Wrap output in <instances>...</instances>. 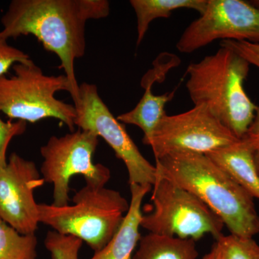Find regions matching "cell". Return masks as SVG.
<instances>
[{"mask_svg":"<svg viewBox=\"0 0 259 259\" xmlns=\"http://www.w3.org/2000/svg\"><path fill=\"white\" fill-rule=\"evenodd\" d=\"M90 5V0H13L1 19L2 39L32 35L59 57L74 104L79 92L75 61L86 51V23L93 20Z\"/></svg>","mask_w":259,"mask_h":259,"instance_id":"6da1fadb","label":"cell"},{"mask_svg":"<svg viewBox=\"0 0 259 259\" xmlns=\"http://www.w3.org/2000/svg\"><path fill=\"white\" fill-rule=\"evenodd\" d=\"M157 171L197 196L222 220L231 234L253 238L259 233L253 198L208 156L174 152L156 160Z\"/></svg>","mask_w":259,"mask_h":259,"instance_id":"7a4b0ae2","label":"cell"},{"mask_svg":"<svg viewBox=\"0 0 259 259\" xmlns=\"http://www.w3.org/2000/svg\"><path fill=\"white\" fill-rule=\"evenodd\" d=\"M250 64L229 48L192 63L186 87L194 105L207 107L238 139L248 132L257 106L245 93Z\"/></svg>","mask_w":259,"mask_h":259,"instance_id":"3957f363","label":"cell"},{"mask_svg":"<svg viewBox=\"0 0 259 259\" xmlns=\"http://www.w3.org/2000/svg\"><path fill=\"white\" fill-rule=\"evenodd\" d=\"M129 207L130 202L117 191L89 184L76 192L73 204H38L40 223L86 242L95 252L111 240Z\"/></svg>","mask_w":259,"mask_h":259,"instance_id":"277c9868","label":"cell"},{"mask_svg":"<svg viewBox=\"0 0 259 259\" xmlns=\"http://www.w3.org/2000/svg\"><path fill=\"white\" fill-rule=\"evenodd\" d=\"M14 74L0 76V112L10 120L35 123L47 118L60 120L74 131L76 107L58 100L56 93L73 96L71 83L64 75L48 76L29 59L13 66Z\"/></svg>","mask_w":259,"mask_h":259,"instance_id":"5b68a950","label":"cell"},{"mask_svg":"<svg viewBox=\"0 0 259 259\" xmlns=\"http://www.w3.org/2000/svg\"><path fill=\"white\" fill-rule=\"evenodd\" d=\"M151 206L141 218V227L149 233L197 241L209 234L216 240L225 225L194 194L163 176L156 169Z\"/></svg>","mask_w":259,"mask_h":259,"instance_id":"8992f818","label":"cell"},{"mask_svg":"<svg viewBox=\"0 0 259 259\" xmlns=\"http://www.w3.org/2000/svg\"><path fill=\"white\" fill-rule=\"evenodd\" d=\"M98 144L97 134L78 128L61 137L51 136L40 148L44 158L40 173L45 182L54 185L53 204H69L70 180L75 175H82L89 185L105 187L111 174L101 163H94Z\"/></svg>","mask_w":259,"mask_h":259,"instance_id":"52a82bcc","label":"cell"},{"mask_svg":"<svg viewBox=\"0 0 259 259\" xmlns=\"http://www.w3.org/2000/svg\"><path fill=\"white\" fill-rule=\"evenodd\" d=\"M75 126L95 133L122 160L128 173L129 185H153L156 178L153 166L139 151L122 122L115 118L98 93L97 85L84 82L79 85V98L74 104Z\"/></svg>","mask_w":259,"mask_h":259,"instance_id":"ba28073f","label":"cell"},{"mask_svg":"<svg viewBox=\"0 0 259 259\" xmlns=\"http://www.w3.org/2000/svg\"><path fill=\"white\" fill-rule=\"evenodd\" d=\"M241 139L220 122L205 106L194 105L188 111L162 117L148 146L155 158L186 151L207 154Z\"/></svg>","mask_w":259,"mask_h":259,"instance_id":"9c48e42d","label":"cell"},{"mask_svg":"<svg viewBox=\"0 0 259 259\" xmlns=\"http://www.w3.org/2000/svg\"><path fill=\"white\" fill-rule=\"evenodd\" d=\"M217 40L259 44L258 8L249 1L208 0L204 13L181 35L177 49L190 54Z\"/></svg>","mask_w":259,"mask_h":259,"instance_id":"30bf717a","label":"cell"},{"mask_svg":"<svg viewBox=\"0 0 259 259\" xmlns=\"http://www.w3.org/2000/svg\"><path fill=\"white\" fill-rule=\"evenodd\" d=\"M44 183L35 163L16 153L0 169V218L21 234L37 231L40 216L34 193Z\"/></svg>","mask_w":259,"mask_h":259,"instance_id":"8fae6325","label":"cell"},{"mask_svg":"<svg viewBox=\"0 0 259 259\" xmlns=\"http://www.w3.org/2000/svg\"><path fill=\"white\" fill-rule=\"evenodd\" d=\"M131 199L128 211L111 240L103 248L95 252L90 259H132L139 245L143 212L141 207L145 196L152 190V186L130 185Z\"/></svg>","mask_w":259,"mask_h":259,"instance_id":"7c38bea8","label":"cell"},{"mask_svg":"<svg viewBox=\"0 0 259 259\" xmlns=\"http://www.w3.org/2000/svg\"><path fill=\"white\" fill-rule=\"evenodd\" d=\"M255 151L246 139H242L236 144L216 150L206 156L224 169L253 198L259 199Z\"/></svg>","mask_w":259,"mask_h":259,"instance_id":"4fadbf2b","label":"cell"},{"mask_svg":"<svg viewBox=\"0 0 259 259\" xmlns=\"http://www.w3.org/2000/svg\"><path fill=\"white\" fill-rule=\"evenodd\" d=\"M152 86L149 84L145 87L142 98L132 110L121 114L117 117L122 124L140 127L144 133L143 144L147 146L158 122L166 114L165 112L166 104L171 101L175 93V90L164 95H153Z\"/></svg>","mask_w":259,"mask_h":259,"instance_id":"5bb4252c","label":"cell"},{"mask_svg":"<svg viewBox=\"0 0 259 259\" xmlns=\"http://www.w3.org/2000/svg\"><path fill=\"white\" fill-rule=\"evenodd\" d=\"M132 259H197L196 241L148 233L141 236Z\"/></svg>","mask_w":259,"mask_h":259,"instance_id":"9a60e30c","label":"cell"},{"mask_svg":"<svg viewBox=\"0 0 259 259\" xmlns=\"http://www.w3.org/2000/svg\"><path fill=\"white\" fill-rule=\"evenodd\" d=\"M208 0H131L137 19V46L144 40L150 24L158 18H167L175 10L191 9L202 14Z\"/></svg>","mask_w":259,"mask_h":259,"instance_id":"2e32d148","label":"cell"},{"mask_svg":"<svg viewBox=\"0 0 259 259\" xmlns=\"http://www.w3.org/2000/svg\"><path fill=\"white\" fill-rule=\"evenodd\" d=\"M35 234L23 235L0 218V259H36Z\"/></svg>","mask_w":259,"mask_h":259,"instance_id":"e0dca14e","label":"cell"},{"mask_svg":"<svg viewBox=\"0 0 259 259\" xmlns=\"http://www.w3.org/2000/svg\"><path fill=\"white\" fill-rule=\"evenodd\" d=\"M212 247L216 259H259V245L253 238L222 235Z\"/></svg>","mask_w":259,"mask_h":259,"instance_id":"ac0fdd59","label":"cell"},{"mask_svg":"<svg viewBox=\"0 0 259 259\" xmlns=\"http://www.w3.org/2000/svg\"><path fill=\"white\" fill-rule=\"evenodd\" d=\"M46 248L52 259H79V252L83 241L76 237L49 231L45 238Z\"/></svg>","mask_w":259,"mask_h":259,"instance_id":"d6986e66","label":"cell"},{"mask_svg":"<svg viewBox=\"0 0 259 259\" xmlns=\"http://www.w3.org/2000/svg\"><path fill=\"white\" fill-rule=\"evenodd\" d=\"M26 128L25 121H4L0 117V169L8 163L7 151L12 140L23 135Z\"/></svg>","mask_w":259,"mask_h":259,"instance_id":"ffe728a7","label":"cell"},{"mask_svg":"<svg viewBox=\"0 0 259 259\" xmlns=\"http://www.w3.org/2000/svg\"><path fill=\"white\" fill-rule=\"evenodd\" d=\"M29 59H30L28 54L10 46L8 40L0 37V76H4L15 64L25 62Z\"/></svg>","mask_w":259,"mask_h":259,"instance_id":"44dd1931","label":"cell"},{"mask_svg":"<svg viewBox=\"0 0 259 259\" xmlns=\"http://www.w3.org/2000/svg\"><path fill=\"white\" fill-rule=\"evenodd\" d=\"M221 46L229 48L234 51L249 64H253L259 69V44L248 41L223 40Z\"/></svg>","mask_w":259,"mask_h":259,"instance_id":"7402d4cb","label":"cell"},{"mask_svg":"<svg viewBox=\"0 0 259 259\" xmlns=\"http://www.w3.org/2000/svg\"><path fill=\"white\" fill-rule=\"evenodd\" d=\"M243 139H246L255 150L259 149V107H257L254 119Z\"/></svg>","mask_w":259,"mask_h":259,"instance_id":"603a6c76","label":"cell"},{"mask_svg":"<svg viewBox=\"0 0 259 259\" xmlns=\"http://www.w3.org/2000/svg\"><path fill=\"white\" fill-rule=\"evenodd\" d=\"M202 259H216L215 258V252H214V248L212 246L210 251L207 254L204 255Z\"/></svg>","mask_w":259,"mask_h":259,"instance_id":"cb8c5ba5","label":"cell"},{"mask_svg":"<svg viewBox=\"0 0 259 259\" xmlns=\"http://www.w3.org/2000/svg\"><path fill=\"white\" fill-rule=\"evenodd\" d=\"M254 158L255 166H256L257 171H258L259 175V149L255 151Z\"/></svg>","mask_w":259,"mask_h":259,"instance_id":"d4e9b609","label":"cell"},{"mask_svg":"<svg viewBox=\"0 0 259 259\" xmlns=\"http://www.w3.org/2000/svg\"><path fill=\"white\" fill-rule=\"evenodd\" d=\"M249 3L259 9V0H252V1H249Z\"/></svg>","mask_w":259,"mask_h":259,"instance_id":"484cf974","label":"cell"}]
</instances>
